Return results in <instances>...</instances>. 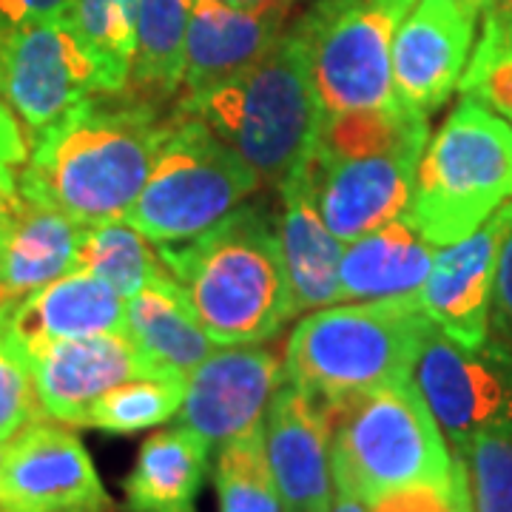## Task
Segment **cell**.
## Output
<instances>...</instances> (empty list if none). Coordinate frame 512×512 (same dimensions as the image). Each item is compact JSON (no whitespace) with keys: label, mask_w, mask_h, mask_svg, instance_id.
Instances as JSON below:
<instances>
[{"label":"cell","mask_w":512,"mask_h":512,"mask_svg":"<svg viewBox=\"0 0 512 512\" xmlns=\"http://www.w3.org/2000/svg\"><path fill=\"white\" fill-rule=\"evenodd\" d=\"M111 512H117V510H111Z\"/></svg>","instance_id":"42"},{"label":"cell","mask_w":512,"mask_h":512,"mask_svg":"<svg viewBox=\"0 0 512 512\" xmlns=\"http://www.w3.org/2000/svg\"><path fill=\"white\" fill-rule=\"evenodd\" d=\"M74 271L97 276L123 299H131L163 274L165 265L143 231H137L128 220H111L83 228Z\"/></svg>","instance_id":"26"},{"label":"cell","mask_w":512,"mask_h":512,"mask_svg":"<svg viewBox=\"0 0 512 512\" xmlns=\"http://www.w3.org/2000/svg\"><path fill=\"white\" fill-rule=\"evenodd\" d=\"M180 106L234 148L262 183L274 185L311 165L328 117L308 49L293 29H285L248 72L197 97H183Z\"/></svg>","instance_id":"4"},{"label":"cell","mask_w":512,"mask_h":512,"mask_svg":"<svg viewBox=\"0 0 512 512\" xmlns=\"http://www.w3.org/2000/svg\"><path fill=\"white\" fill-rule=\"evenodd\" d=\"M288 15V9H242L225 0H194L180 94L197 97L248 72L282 37Z\"/></svg>","instance_id":"19"},{"label":"cell","mask_w":512,"mask_h":512,"mask_svg":"<svg viewBox=\"0 0 512 512\" xmlns=\"http://www.w3.org/2000/svg\"><path fill=\"white\" fill-rule=\"evenodd\" d=\"M140 0H72L66 20L109 80L111 92H126L137 46Z\"/></svg>","instance_id":"27"},{"label":"cell","mask_w":512,"mask_h":512,"mask_svg":"<svg viewBox=\"0 0 512 512\" xmlns=\"http://www.w3.org/2000/svg\"><path fill=\"white\" fill-rule=\"evenodd\" d=\"M413 382L456 453L484 433L512 430V350L498 342L487 339L467 348L433 325L413 367Z\"/></svg>","instance_id":"10"},{"label":"cell","mask_w":512,"mask_h":512,"mask_svg":"<svg viewBox=\"0 0 512 512\" xmlns=\"http://www.w3.org/2000/svg\"><path fill=\"white\" fill-rule=\"evenodd\" d=\"M194 0H140L128 89L151 103L183 89L185 37Z\"/></svg>","instance_id":"25"},{"label":"cell","mask_w":512,"mask_h":512,"mask_svg":"<svg viewBox=\"0 0 512 512\" xmlns=\"http://www.w3.org/2000/svg\"><path fill=\"white\" fill-rule=\"evenodd\" d=\"M439 245L419 231L407 214L345 242L339 262L342 302H373L419 296Z\"/></svg>","instance_id":"22"},{"label":"cell","mask_w":512,"mask_h":512,"mask_svg":"<svg viewBox=\"0 0 512 512\" xmlns=\"http://www.w3.org/2000/svg\"><path fill=\"white\" fill-rule=\"evenodd\" d=\"M481 23L512 29V0H481Z\"/></svg>","instance_id":"38"},{"label":"cell","mask_w":512,"mask_h":512,"mask_svg":"<svg viewBox=\"0 0 512 512\" xmlns=\"http://www.w3.org/2000/svg\"><path fill=\"white\" fill-rule=\"evenodd\" d=\"M512 200V126L464 97L421 154L407 217L433 245L470 237Z\"/></svg>","instance_id":"7"},{"label":"cell","mask_w":512,"mask_h":512,"mask_svg":"<svg viewBox=\"0 0 512 512\" xmlns=\"http://www.w3.org/2000/svg\"><path fill=\"white\" fill-rule=\"evenodd\" d=\"M447 512H476L473 507V493H470V478H467V467L464 458L456 453V470H453V498Z\"/></svg>","instance_id":"37"},{"label":"cell","mask_w":512,"mask_h":512,"mask_svg":"<svg viewBox=\"0 0 512 512\" xmlns=\"http://www.w3.org/2000/svg\"><path fill=\"white\" fill-rule=\"evenodd\" d=\"M231 6H242V9H288L291 12L296 0H225Z\"/></svg>","instance_id":"40"},{"label":"cell","mask_w":512,"mask_h":512,"mask_svg":"<svg viewBox=\"0 0 512 512\" xmlns=\"http://www.w3.org/2000/svg\"><path fill=\"white\" fill-rule=\"evenodd\" d=\"M282 211L276 217L282 256L291 279L296 313L319 311L342 302L339 262L345 242L330 234L313 191L311 165L296 168L279 183Z\"/></svg>","instance_id":"20"},{"label":"cell","mask_w":512,"mask_h":512,"mask_svg":"<svg viewBox=\"0 0 512 512\" xmlns=\"http://www.w3.org/2000/svg\"><path fill=\"white\" fill-rule=\"evenodd\" d=\"M211 447L183 424L148 436L123 481L128 512H197Z\"/></svg>","instance_id":"24"},{"label":"cell","mask_w":512,"mask_h":512,"mask_svg":"<svg viewBox=\"0 0 512 512\" xmlns=\"http://www.w3.org/2000/svg\"><path fill=\"white\" fill-rule=\"evenodd\" d=\"M165 120L131 89L92 94L29 137L18 194L77 225L126 220L146 188Z\"/></svg>","instance_id":"1"},{"label":"cell","mask_w":512,"mask_h":512,"mask_svg":"<svg viewBox=\"0 0 512 512\" xmlns=\"http://www.w3.org/2000/svg\"><path fill=\"white\" fill-rule=\"evenodd\" d=\"M416 0H316L293 32L302 37L328 114L399 103L393 37Z\"/></svg>","instance_id":"9"},{"label":"cell","mask_w":512,"mask_h":512,"mask_svg":"<svg viewBox=\"0 0 512 512\" xmlns=\"http://www.w3.org/2000/svg\"><path fill=\"white\" fill-rule=\"evenodd\" d=\"M490 328L495 330V342L512 350V217L501 239V251H498Z\"/></svg>","instance_id":"34"},{"label":"cell","mask_w":512,"mask_h":512,"mask_svg":"<svg viewBox=\"0 0 512 512\" xmlns=\"http://www.w3.org/2000/svg\"><path fill=\"white\" fill-rule=\"evenodd\" d=\"M433 322L416 296L328 305L291 330L285 382L328 407L353 402L387 384L413 379Z\"/></svg>","instance_id":"5"},{"label":"cell","mask_w":512,"mask_h":512,"mask_svg":"<svg viewBox=\"0 0 512 512\" xmlns=\"http://www.w3.org/2000/svg\"><path fill=\"white\" fill-rule=\"evenodd\" d=\"M46 419L37 399L32 362L0 330V444L12 441L32 421Z\"/></svg>","instance_id":"32"},{"label":"cell","mask_w":512,"mask_h":512,"mask_svg":"<svg viewBox=\"0 0 512 512\" xmlns=\"http://www.w3.org/2000/svg\"><path fill=\"white\" fill-rule=\"evenodd\" d=\"M478 3H481V0H478Z\"/></svg>","instance_id":"43"},{"label":"cell","mask_w":512,"mask_h":512,"mask_svg":"<svg viewBox=\"0 0 512 512\" xmlns=\"http://www.w3.org/2000/svg\"><path fill=\"white\" fill-rule=\"evenodd\" d=\"M328 404L285 382L265 410V453L285 512H328L336 495Z\"/></svg>","instance_id":"16"},{"label":"cell","mask_w":512,"mask_h":512,"mask_svg":"<svg viewBox=\"0 0 512 512\" xmlns=\"http://www.w3.org/2000/svg\"><path fill=\"white\" fill-rule=\"evenodd\" d=\"M83 228L20 194L0 197V302L20 299L74 271Z\"/></svg>","instance_id":"21"},{"label":"cell","mask_w":512,"mask_h":512,"mask_svg":"<svg viewBox=\"0 0 512 512\" xmlns=\"http://www.w3.org/2000/svg\"><path fill=\"white\" fill-rule=\"evenodd\" d=\"M510 217L512 200L470 237L439 248L416 296L424 316L458 345L476 348L490 339L495 268Z\"/></svg>","instance_id":"15"},{"label":"cell","mask_w":512,"mask_h":512,"mask_svg":"<svg viewBox=\"0 0 512 512\" xmlns=\"http://www.w3.org/2000/svg\"><path fill=\"white\" fill-rule=\"evenodd\" d=\"M214 487L220 512H285L265 453V421L222 444Z\"/></svg>","instance_id":"28"},{"label":"cell","mask_w":512,"mask_h":512,"mask_svg":"<svg viewBox=\"0 0 512 512\" xmlns=\"http://www.w3.org/2000/svg\"><path fill=\"white\" fill-rule=\"evenodd\" d=\"M427 143V114L402 103L328 114L311 180L330 234L350 242L407 214Z\"/></svg>","instance_id":"3"},{"label":"cell","mask_w":512,"mask_h":512,"mask_svg":"<svg viewBox=\"0 0 512 512\" xmlns=\"http://www.w3.org/2000/svg\"><path fill=\"white\" fill-rule=\"evenodd\" d=\"M157 251L217 345H259L296 316L276 217L262 205H239L200 237Z\"/></svg>","instance_id":"2"},{"label":"cell","mask_w":512,"mask_h":512,"mask_svg":"<svg viewBox=\"0 0 512 512\" xmlns=\"http://www.w3.org/2000/svg\"><path fill=\"white\" fill-rule=\"evenodd\" d=\"M476 512H512V430L484 433L464 453Z\"/></svg>","instance_id":"31"},{"label":"cell","mask_w":512,"mask_h":512,"mask_svg":"<svg viewBox=\"0 0 512 512\" xmlns=\"http://www.w3.org/2000/svg\"><path fill=\"white\" fill-rule=\"evenodd\" d=\"M328 512H370V507H367L365 501L353 498V495L336 493V495H333V501H330Z\"/></svg>","instance_id":"39"},{"label":"cell","mask_w":512,"mask_h":512,"mask_svg":"<svg viewBox=\"0 0 512 512\" xmlns=\"http://www.w3.org/2000/svg\"><path fill=\"white\" fill-rule=\"evenodd\" d=\"M3 450H6V444H0V467H3Z\"/></svg>","instance_id":"41"},{"label":"cell","mask_w":512,"mask_h":512,"mask_svg":"<svg viewBox=\"0 0 512 512\" xmlns=\"http://www.w3.org/2000/svg\"><path fill=\"white\" fill-rule=\"evenodd\" d=\"M114 501L69 424L32 421L6 441L0 512H111Z\"/></svg>","instance_id":"12"},{"label":"cell","mask_w":512,"mask_h":512,"mask_svg":"<svg viewBox=\"0 0 512 512\" xmlns=\"http://www.w3.org/2000/svg\"><path fill=\"white\" fill-rule=\"evenodd\" d=\"M185 396V376H140L111 387L89 407L83 427L128 436L174 419Z\"/></svg>","instance_id":"29"},{"label":"cell","mask_w":512,"mask_h":512,"mask_svg":"<svg viewBox=\"0 0 512 512\" xmlns=\"http://www.w3.org/2000/svg\"><path fill=\"white\" fill-rule=\"evenodd\" d=\"M259 183L234 148L194 111L177 106L165 117L146 188L126 220L154 245H180L234 214Z\"/></svg>","instance_id":"8"},{"label":"cell","mask_w":512,"mask_h":512,"mask_svg":"<svg viewBox=\"0 0 512 512\" xmlns=\"http://www.w3.org/2000/svg\"><path fill=\"white\" fill-rule=\"evenodd\" d=\"M285 384V356L262 345H220L185 379L177 424L194 430L211 450L265 421Z\"/></svg>","instance_id":"13"},{"label":"cell","mask_w":512,"mask_h":512,"mask_svg":"<svg viewBox=\"0 0 512 512\" xmlns=\"http://www.w3.org/2000/svg\"><path fill=\"white\" fill-rule=\"evenodd\" d=\"M123 319L126 299L86 271H69L20 299L0 302V330L29 362L55 342L120 333Z\"/></svg>","instance_id":"18"},{"label":"cell","mask_w":512,"mask_h":512,"mask_svg":"<svg viewBox=\"0 0 512 512\" xmlns=\"http://www.w3.org/2000/svg\"><path fill=\"white\" fill-rule=\"evenodd\" d=\"M37 399L46 419L83 427L86 413L117 384L154 376L126 333H97L55 342L32 356Z\"/></svg>","instance_id":"17"},{"label":"cell","mask_w":512,"mask_h":512,"mask_svg":"<svg viewBox=\"0 0 512 512\" xmlns=\"http://www.w3.org/2000/svg\"><path fill=\"white\" fill-rule=\"evenodd\" d=\"M458 92L484 103L512 126V29L481 23Z\"/></svg>","instance_id":"30"},{"label":"cell","mask_w":512,"mask_h":512,"mask_svg":"<svg viewBox=\"0 0 512 512\" xmlns=\"http://www.w3.org/2000/svg\"><path fill=\"white\" fill-rule=\"evenodd\" d=\"M123 333L154 376H185L220 348L191 311L168 271L126 299Z\"/></svg>","instance_id":"23"},{"label":"cell","mask_w":512,"mask_h":512,"mask_svg":"<svg viewBox=\"0 0 512 512\" xmlns=\"http://www.w3.org/2000/svg\"><path fill=\"white\" fill-rule=\"evenodd\" d=\"M453 498V484L450 487H413L402 493L384 495L376 504H370V512H447Z\"/></svg>","instance_id":"36"},{"label":"cell","mask_w":512,"mask_h":512,"mask_svg":"<svg viewBox=\"0 0 512 512\" xmlns=\"http://www.w3.org/2000/svg\"><path fill=\"white\" fill-rule=\"evenodd\" d=\"M478 0H416L393 37V92L433 114L456 92L476 46Z\"/></svg>","instance_id":"14"},{"label":"cell","mask_w":512,"mask_h":512,"mask_svg":"<svg viewBox=\"0 0 512 512\" xmlns=\"http://www.w3.org/2000/svg\"><path fill=\"white\" fill-rule=\"evenodd\" d=\"M330 410L336 493L367 507L413 487H450L456 456L413 379L387 384Z\"/></svg>","instance_id":"6"},{"label":"cell","mask_w":512,"mask_h":512,"mask_svg":"<svg viewBox=\"0 0 512 512\" xmlns=\"http://www.w3.org/2000/svg\"><path fill=\"white\" fill-rule=\"evenodd\" d=\"M29 160V134L12 106L0 97V197L18 194L20 168Z\"/></svg>","instance_id":"33"},{"label":"cell","mask_w":512,"mask_h":512,"mask_svg":"<svg viewBox=\"0 0 512 512\" xmlns=\"http://www.w3.org/2000/svg\"><path fill=\"white\" fill-rule=\"evenodd\" d=\"M72 0H0V35L43 20L66 18Z\"/></svg>","instance_id":"35"},{"label":"cell","mask_w":512,"mask_h":512,"mask_svg":"<svg viewBox=\"0 0 512 512\" xmlns=\"http://www.w3.org/2000/svg\"><path fill=\"white\" fill-rule=\"evenodd\" d=\"M92 94H114L103 69L66 18L0 35V97L29 137Z\"/></svg>","instance_id":"11"}]
</instances>
